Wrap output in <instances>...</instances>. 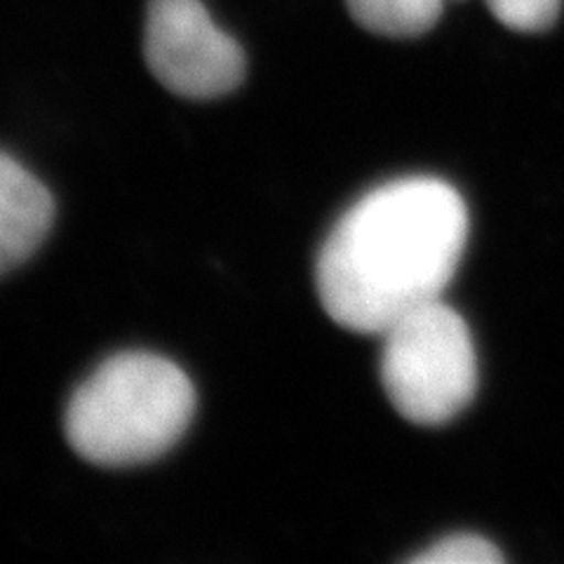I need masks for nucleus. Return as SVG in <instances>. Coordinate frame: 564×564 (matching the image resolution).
<instances>
[{"label": "nucleus", "instance_id": "3", "mask_svg": "<svg viewBox=\"0 0 564 564\" xmlns=\"http://www.w3.org/2000/svg\"><path fill=\"white\" fill-rule=\"evenodd\" d=\"M381 337V381L404 419L440 426L473 400L478 365L470 332L443 299L402 315Z\"/></svg>", "mask_w": 564, "mask_h": 564}, {"label": "nucleus", "instance_id": "5", "mask_svg": "<svg viewBox=\"0 0 564 564\" xmlns=\"http://www.w3.org/2000/svg\"><path fill=\"white\" fill-rule=\"evenodd\" d=\"M52 219L50 191L14 158L0 153V275L39 250Z\"/></svg>", "mask_w": 564, "mask_h": 564}, {"label": "nucleus", "instance_id": "7", "mask_svg": "<svg viewBox=\"0 0 564 564\" xmlns=\"http://www.w3.org/2000/svg\"><path fill=\"white\" fill-rule=\"evenodd\" d=\"M416 564H499L503 555L491 541L475 534H454L414 555Z\"/></svg>", "mask_w": 564, "mask_h": 564}, {"label": "nucleus", "instance_id": "6", "mask_svg": "<svg viewBox=\"0 0 564 564\" xmlns=\"http://www.w3.org/2000/svg\"><path fill=\"white\" fill-rule=\"evenodd\" d=\"M346 6L356 24L367 31L416 39L437 24L445 0H346Z\"/></svg>", "mask_w": 564, "mask_h": 564}, {"label": "nucleus", "instance_id": "2", "mask_svg": "<svg viewBox=\"0 0 564 564\" xmlns=\"http://www.w3.org/2000/svg\"><path fill=\"white\" fill-rule=\"evenodd\" d=\"M196 412L182 367L153 352H120L70 398L64 431L85 462L104 468L149 464L180 443Z\"/></svg>", "mask_w": 564, "mask_h": 564}, {"label": "nucleus", "instance_id": "8", "mask_svg": "<svg viewBox=\"0 0 564 564\" xmlns=\"http://www.w3.org/2000/svg\"><path fill=\"white\" fill-rule=\"evenodd\" d=\"M485 3L503 26L522 33L551 29L562 8V0H485Z\"/></svg>", "mask_w": 564, "mask_h": 564}, {"label": "nucleus", "instance_id": "1", "mask_svg": "<svg viewBox=\"0 0 564 564\" xmlns=\"http://www.w3.org/2000/svg\"><path fill=\"white\" fill-rule=\"evenodd\" d=\"M468 212L433 176L369 191L332 228L317 257V296L334 323L381 334L443 296L462 261Z\"/></svg>", "mask_w": 564, "mask_h": 564}, {"label": "nucleus", "instance_id": "4", "mask_svg": "<svg viewBox=\"0 0 564 564\" xmlns=\"http://www.w3.org/2000/svg\"><path fill=\"white\" fill-rule=\"evenodd\" d=\"M144 57L155 80L184 99H219L245 78V52L200 0H149Z\"/></svg>", "mask_w": 564, "mask_h": 564}]
</instances>
